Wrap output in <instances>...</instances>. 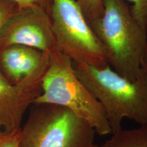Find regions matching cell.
Listing matches in <instances>:
<instances>
[{
    "label": "cell",
    "instance_id": "5bb4252c",
    "mask_svg": "<svg viewBox=\"0 0 147 147\" xmlns=\"http://www.w3.org/2000/svg\"><path fill=\"white\" fill-rule=\"evenodd\" d=\"M10 1L16 3L19 5L20 8L24 9L36 5L38 0H10Z\"/></svg>",
    "mask_w": 147,
    "mask_h": 147
},
{
    "label": "cell",
    "instance_id": "8992f818",
    "mask_svg": "<svg viewBox=\"0 0 147 147\" xmlns=\"http://www.w3.org/2000/svg\"><path fill=\"white\" fill-rule=\"evenodd\" d=\"M49 54L38 70L19 83H11L0 73V136L18 131L24 115L41 92Z\"/></svg>",
    "mask_w": 147,
    "mask_h": 147
},
{
    "label": "cell",
    "instance_id": "8fae6325",
    "mask_svg": "<svg viewBox=\"0 0 147 147\" xmlns=\"http://www.w3.org/2000/svg\"><path fill=\"white\" fill-rule=\"evenodd\" d=\"M131 3V11L136 19L147 32V0H126Z\"/></svg>",
    "mask_w": 147,
    "mask_h": 147
},
{
    "label": "cell",
    "instance_id": "7c38bea8",
    "mask_svg": "<svg viewBox=\"0 0 147 147\" xmlns=\"http://www.w3.org/2000/svg\"><path fill=\"white\" fill-rule=\"evenodd\" d=\"M20 130L14 133L1 136H0V147H18Z\"/></svg>",
    "mask_w": 147,
    "mask_h": 147
},
{
    "label": "cell",
    "instance_id": "52a82bcc",
    "mask_svg": "<svg viewBox=\"0 0 147 147\" xmlns=\"http://www.w3.org/2000/svg\"><path fill=\"white\" fill-rule=\"evenodd\" d=\"M25 10L12 18V23L5 29V46H25L42 52H50L55 49L51 23L45 12L37 5Z\"/></svg>",
    "mask_w": 147,
    "mask_h": 147
},
{
    "label": "cell",
    "instance_id": "ba28073f",
    "mask_svg": "<svg viewBox=\"0 0 147 147\" xmlns=\"http://www.w3.org/2000/svg\"><path fill=\"white\" fill-rule=\"evenodd\" d=\"M50 52L25 46H10L1 55V65L14 83H19L38 70Z\"/></svg>",
    "mask_w": 147,
    "mask_h": 147
},
{
    "label": "cell",
    "instance_id": "4fadbf2b",
    "mask_svg": "<svg viewBox=\"0 0 147 147\" xmlns=\"http://www.w3.org/2000/svg\"><path fill=\"white\" fill-rule=\"evenodd\" d=\"M9 8L5 3L0 2V33L1 32L3 27L7 23L9 17Z\"/></svg>",
    "mask_w": 147,
    "mask_h": 147
},
{
    "label": "cell",
    "instance_id": "277c9868",
    "mask_svg": "<svg viewBox=\"0 0 147 147\" xmlns=\"http://www.w3.org/2000/svg\"><path fill=\"white\" fill-rule=\"evenodd\" d=\"M95 130L61 106L33 104L20 130L18 147H91Z\"/></svg>",
    "mask_w": 147,
    "mask_h": 147
},
{
    "label": "cell",
    "instance_id": "30bf717a",
    "mask_svg": "<svg viewBox=\"0 0 147 147\" xmlns=\"http://www.w3.org/2000/svg\"><path fill=\"white\" fill-rule=\"evenodd\" d=\"M89 23L103 13V0H76Z\"/></svg>",
    "mask_w": 147,
    "mask_h": 147
},
{
    "label": "cell",
    "instance_id": "5b68a950",
    "mask_svg": "<svg viewBox=\"0 0 147 147\" xmlns=\"http://www.w3.org/2000/svg\"><path fill=\"white\" fill-rule=\"evenodd\" d=\"M51 13L55 49L76 63L108 65L105 49L76 0H52Z\"/></svg>",
    "mask_w": 147,
    "mask_h": 147
},
{
    "label": "cell",
    "instance_id": "3957f363",
    "mask_svg": "<svg viewBox=\"0 0 147 147\" xmlns=\"http://www.w3.org/2000/svg\"><path fill=\"white\" fill-rule=\"evenodd\" d=\"M34 104H48L70 110L90 125L96 134H112L102 105L78 78L70 58L54 49Z\"/></svg>",
    "mask_w": 147,
    "mask_h": 147
},
{
    "label": "cell",
    "instance_id": "6da1fadb",
    "mask_svg": "<svg viewBox=\"0 0 147 147\" xmlns=\"http://www.w3.org/2000/svg\"><path fill=\"white\" fill-rule=\"evenodd\" d=\"M78 78L100 103L112 134L122 129L125 119L147 125V75L142 68L134 81L110 65L97 67L73 62Z\"/></svg>",
    "mask_w": 147,
    "mask_h": 147
},
{
    "label": "cell",
    "instance_id": "2e32d148",
    "mask_svg": "<svg viewBox=\"0 0 147 147\" xmlns=\"http://www.w3.org/2000/svg\"><path fill=\"white\" fill-rule=\"evenodd\" d=\"M91 147H101V146H98V145H97V144H93V146H92Z\"/></svg>",
    "mask_w": 147,
    "mask_h": 147
},
{
    "label": "cell",
    "instance_id": "9c48e42d",
    "mask_svg": "<svg viewBox=\"0 0 147 147\" xmlns=\"http://www.w3.org/2000/svg\"><path fill=\"white\" fill-rule=\"evenodd\" d=\"M112 134L101 147H147V125L130 129L122 128Z\"/></svg>",
    "mask_w": 147,
    "mask_h": 147
},
{
    "label": "cell",
    "instance_id": "7a4b0ae2",
    "mask_svg": "<svg viewBox=\"0 0 147 147\" xmlns=\"http://www.w3.org/2000/svg\"><path fill=\"white\" fill-rule=\"evenodd\" d=\"M108 57V64L129 80L142 70L147 32L132 14L126 0H103V13L89 23Z\"/></svg>",
    "mask_w": 147,
    "mask_h": 147
},
{
    "label": "cell",
    "instance_id": "9a60e30c",
    "mask_svg": "<svg viewBox=\"0 0 147 147\" xmlns=\"http://www.w3.org/2000/svg\"><path fill=\"white\" fill-rule=\"evenodd\" d=\"M142 68L147 75V49L146 52H145V54L144 55V57H143L142 61Z\"/></svg>",
    "mask_w": 147,
    "mask_h": 147
}]
</instances>
